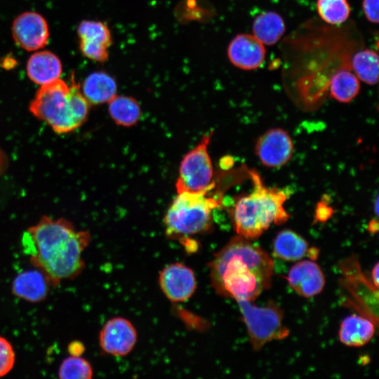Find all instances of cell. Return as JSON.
Instances as JSON below:
<instances>
[{
    "instance_id": "cell-1",
    "label": "cell",
    "mask_w": 379,
    "mask_h": 379,
    "mask_svg": "<svg viewBox=\"0 0 379 379\" xmlns=\"http://www.w3.org/2000/svg\"><path fill=\"white\" fill-rule=\"evenodd\" d=\"M90 241L88 231L77 230L64 218L44 215L23 234L22 245L31 264L44 274L50 285L57 286L84 270L82 253Z\"/></svg>"
},
{
    "instance_id": "cell-2",
    "label": "cell",
    "mask_w": 379,
    "mask_h": 379,
    "mask_svg": "<svg viewBox=\"0 0 379 379\" xmlns=\"http://www.w3.org/2000/svg\"><path fill=\"white\" fill-rule=\"evenodd\" d=\"M209 268L218 294L252 302L270 288L274 263L260 246L237 235L216 253Z\"/></svg>"
},
{
    "instance_id": "cell-3",
    "label": "cell",
    "mask_w": 379,
    "mask_h": 379,
    "mask_svg": "<svg viewBox=\"0 0 379 379\" xmlns=\"http://www.w3.org/2000/svg\"><path fill=\"white\" fill-rule=\"evenodd\" d=\"M253 188L239 197L229 209L238 235L249 240L258 238L272 224L281 225L289 218L284 208L287 199L283 190L265 187L258 174L250 171Z\"/></svg>"
},
{
    "instance_id": "cell-4",
    "label": "cell",
    "mask_w": 379,
    "mask_h": 379,
    "mask_svg": "<svg viewBox=\"0 0 379 379\" xmlns=\"http://www.w3.org/2000/svg\"><path fill=\"white\" fill-rule=\"evenodd\" d=\"M90 103L72 75L71 84L57 79L44 84L29 105L31 113L58 133L71 132L86 120Z\"/></svg>"
},
{
    "instance_id": "cell-5",
    "label": "cell",
    "mask_w": 379,
    "mask_h": 379,
    "mask_svg": "<svg viewBox=\"0 0 379 379\" xmlns=\"http://www.w3.org/2000/svg\"><path fill=\"white\" fill-rule=\"evenodd\" d=\"M212 190L178 192L164 217L166 233L182 237L209 231L213 227L212 212L222 200V194H211Z\"/></svg>"
},
{
    "instance_id": "cell-6",
    "label": "cell",
    "mask_w": 379,
    "mask_h": 379,
    "mask_svg": "<svg viewBox=\"0 0 379 379\" xmlns=\"http://www.w3.org/2000/svg\"><path fill=\"white\" fill-rule=\"evenodd\" d=\"M247 328L250 343L258 351L273 340H282L289 335L283 324V310L273 301L258 307L250 301H237Z\"/></svg>"
},
{
    "instance_id": "cell-7",
    "label": "cell",
    "mask_w": 379,
    "mask_h": 379,
    "mask_svg": "<svg viewBox=\"0 0 379 379\" xmlns=\"http://www.w3.org/2000/svg\"><path fill=\"white\" fill-rule=\"evenodd\" d=\"M212 135L213 131L205 134L182 158L175 183L177 193L210 191L215 187L213 167L208 152Z\"/></svg>"
},
{
    "instance_id": "cell-8",
    "label": "cell",
    "mask_w": 379,
    "mask_h": 379,
    "mask_svg": "<svg viewBox=\"0 0 379 379\" xmlns=\"http://www.w3.org/2000/svg\"><path fill=\"white\" fill-rule=\"evenodd\" d=\"M340 269L344 276L345 286L357 302V307L377 324L378 288L361 272L355 256L343 262Z\"/></svg>"
},
{
    "instance_id": "cell-9",
    "label": "cell",
    "mask_w": 379,
    "mask_h": 379,
    "mask_svg": "<svg viewBox=\"0 0 379 379\" xmlns=\"http://www.w3.org/2000/svg\"><path fill=\"white\" fill-rule=\"evenodd\" d=\"M255 152L262 165L279 168L291 159L293 153V143L285 130L271 128L258 138Z\"/></svg>"
},
{
    "instance_id": "cell-10",
    "label": "cell",
    "mask_w": 379,
    "mask_h": 379,
    "mask_svg": "<svg viewBox=\"0 0 379 379\" xmlns=\"http://www.w3.org/2000/svg\"><path fill=\"white\" fill-rule=\"evenodd\" d=\"M137 342V331L130 321L123 317L108 320L99 335L102 350L111 355L125 356L129 354Z\"/></svg>"
},
{
    "instance_id": "cell-11",
    "label": "cell",
    "mask_w": 379,
    "mask_h": 379,
    "mask_svg": "<svg viewBox=\"0 0 379 379\" xmlns=\"http://www.w3.org/2000/svg\"><path fill=\"white\" fill-rule=\"evenodd\" d=\"M159 283L166 297L175 302L187 300L197 288L193 270L181 262L165 267L160 272Z\"/></svg>"
},
{
    "instance_id": "cell-12",
    "label": "cell",
    "mask_w": 379,
    "mask_h": 379,
    "mask_svg": "<svg viewBox=\"0 0 379 379\" xmlns=\"http://www.w3.org/2000/svg\"><path fill=\"white\" fill-rule=\"evenodd\" d=\"M79 48L87 58L96 62H105L108 49L112 44L110 29L100 21L83 20L77 28Z\"/></svg>"
},
{
    "instance_id": "cell-13",
    "label": "cell",
    "mask_w": 379,
    "mask_h": 379,
    "mask_svg": "<svg viewBox=\"0 0 379 379\" xmlns=\"http://www.w3.org/2000/svg\"><path fill=\"white\" fill-rule=\"evenodd\" d=\"M12 34L19 46L31 51L40 49L47 44L49 29L42 15L35 12H25L14 20Z\"/></svg>"
},
{
    "instance_id": "cell-14",
    "label": "cell",
    "mask_w": 379,
    "mask_h": 379,
    "mask_svg": "<svg viewBox=\"0 0 379 379\" xmlns=\"http://www.w3.org/2000/svg\"><path fill=\"white\" fill-rule=\"evenodd\" d=\"M265 45L251 34L236 35L227 46V57L230 62L242 70H253L265 61Z\"/></svg>"
},
{
    "instance_id": "cell-15",
    "label": "cell",
    "mask_w": 379,
    "mask_h": 379,
    "mask_svg": "<svg viewBox=\"0 0 379 379\" xmlns=\"http://www.w3.org/2000/svg\"><path fill=\"white\" fill-rule=\"evenodd\" d=\"M288 285L298 295L311 298L320 293L325 286V277L312 260H304L295 263L286 277Z\"/></svg>"
},
{
    "instance_id": "cell-16",
    "label": "cell",
    "mask_w": 379,
    "mask_h": 379,
    "mask_svg": "<svg viewBox=\"0 0 379 379\" xmlns=\"http://www.w3.org/2000/svg\"><path fill=\"white\" fill-rule=\"evenodd\" d=\"M50 284L39 270H29L19 273L14 279L13 293L27 301L39 302L44 300L48 293Z\"/></svg>"
},
{
    "instance_id": "cell-17",
    "label": "cell",
    "mask_w": 379,
    "mask_h": 379,
    "mask_svg": "<svg viewBox=\"0 0 379 379\" xmlns=\"http://www.w3.org/2000/svg\"><path fill=\"white\" fill-rule=\"evenodd\" d=\"M62 63L59 58L48 51L32 55L27 63V73L33 82L44 85L59 79Z\"/></svg>"
},
{
    "instance_id": "cell-18",
    "label": "cell",
    "mask_w": 379,
    "mask_h": 379,
    "mask_svg": "<svg viewBox=\"0 0 379 379\" xmlns=\"http://www.w3.org/2000/svg\"><path fill=\"white\" fill-rule=\"evenodd\" d=\"M375 324L365 316L352 314L345 318L339 330L342 343L350 347H361L368 343L375 331Z\"/></svg>"
},
{
    "instance_id": "cell-19",
    "label": "cell",
    "mask_w": 379,
    "mask_h": 379,
    "mask_svg": "<svg viewBox=\"0 0 379 379\" xmlns=\"http://www.w3.org/2000/svg\"><path fill=\"white\" fill-rule=\"evenodd\" d=\"M117 85L108 73L99 71L90 74L82 84V93L92 105H100L110 101L116 95Z\"/></svg>"
},
{
    "instance_id": "cell-20",
    "label": "cell",
    "mask_w": 379,
    "mask_h": 379,
    "mask_svg": "<svg viewBox=\"0 0 379 379\" xmlns=\"http://www.w3.org/2000/svg\"><path fill=\"white\" fill-rule=\"evenodd\" d=\"M307 241L291 230H283L273 241V255L286 261H298L308 255Z\"/></svg>"
},
{
    "instance_id": "cell-21",
    "label": "cell",
    "mask_w": 379,
    "mask_h": 379,
    "mask_svg": "<svg viewBox=\"0 0 379 379\" xmlns=\"http://www.w3.org/2000/svg\"><path fill=\"white\" fill-rule=\"evenodd\" d=\"M286 31L283 18L277 12L265 11L258 15L252 24L253 35L264 45L277 44Z\"/></svg>"
},
{
    "instance_id": "cell-22",
    "label": "cell",
    "mask_w": 379,
    "mask_h": 379,
    "mask_svg": "<svg viewBox=\"0 0 379 379\" xmlns=\"http://www.w3.org/2000/svg\"><path fill=\"white\" fill-rule=\"evenodd\" d=\"M108 112L116 124L131 127L137 124L141 117V108L133 97L116 95L108 102Z\"/></svg>"
},
{
    "instance_id": "cell-23",
    "label": "cell",
    "mask_w": 379,
    "mask_h": 379,
    "mask_svg": "<svg viewBox=\"0 0 379 379\" xmlns=\"http://www.w3.org/2000/svg\"><path fill=\"white\" fill-rule=\"evenodd\" d=\"M359 91V79L348 69H340L335 72L330 79V95L338 102L347 103L352 101Z\"/></svg>"
},
{
    "instance_id": "cell-24",
    "label": "cell",
    "mask_w": 379,
    "mask_h": 379,
    "mask_svg": "<svg viewBox=\"0 0 379 379\" xmlns=\"http://www.w3.org/2000/svg\"><path fill=\"white\" fill-rule=\"evenodd\" d=\"M351 69L363 82L374 85L378 80V55L372 49L357 51L352 57Z\"/></svg>"
},
{
    "instance_id": "cell-25",
    "label": "cell",
    "mask_w": 379,
    "mask_h": 379,
    "mask_svg": "<svg viewBox=\"0 0 379 379\" xmlns=\"http://www.w3.org/2000/svg\"><path fill=\"white\" fill-rule=\"evenodd\" d=\"M316 6L319 17L329 25H340L350 15L351 8L347 0H317Z\"/></svg>"
},
{
    "instance_id": "cell-26",
    "label": "cell",
    "mask_w": 379,
    "mask_h": 379,
    "mask_svg": "<svg viewBox=\"0 0 379 379\" xmlns=\"http://www.w3.org/2000/svg\"><path fill=\"white\" fill-rule=\"evenodd\" d=\"M93 369L90 363L80 356L65 359L59 368L58 377L61 379H90Z\"/></svg>"
},
{
    "instance_id": "cell-27",
    "label": "cell",
    "mask_w": 379,
    "mask_h": 379,
    "mask_svg": "<svg viewBox=\"0 0 379 379\" xmlns=\"http://www.w3.org/2000/svg\"><path fill=\"white\" fill-rule=\"evenodd\" d=\"M15 355L11 344L0 336V377L11 371L15 364Z\"/></svg>"
},
{
    "instance_id": "cell-28",
    "label": "cell",
    "mask_w": 379,
    "mask_h": 379,
    "mask_svg": "<svg viewBox=\"0 0 379 379\" xmlns=\"http://www.w3.org/2000/svg\"><path fill=\"white\" fill-rule=\"evenodd\" d=\"M378 0H362V10L366 19L375 24L378 23Z\"/></svg>"
},
{
    "instance_id": "cell-29",
    "label": "cell",
    "mask_w": 379,
    "mask_h": 379,
    "mask_svg": "<svg viewBox=\"0 0 379 379\" xmlns=\"http://www.w3.org/2000/svg\"><path fill=\"white\" fill-rule=\"evenodd\" d=\"M84 351V347L81 342L74 341L68 346V352L72 356H81Z\"/></svg>"
},
{
    "instance_id": "cell-30",
    "label": "cell",
    "mask_w": 379,
    "mask_h": 379,
    "mask_svg": "<svg viewBox=\"0 0 379 379\" xmlns=\"http://www.w3.org/2000/svg\"><path fill=\"white\" fill-rule=\"evenodd\" d=\"M329 211H329L328 207L324 206V209H323L322 204L321 205L319 204L317 208V218L321 220H324V218H326V219L325 214H326L327 215H329Z\"/></svg>"
},
{
    "instance_id": "cell-31",
    "label": "cell",
    "mask_w": 379,
    "mask_h": 379,
    "mask_svg": "<svg viewBox=\"0 0 379 379\" xmlns=\"http://www.w3.org/2000/svg\"><path fill=\"white\" fill-rule=\"evenodd\" d=\"M378 263L377 262L375 265L373 267L372 273H371V278H372V282L373 284L378 288Z\"/></svg>"
},
{
    "instance_id": "cell-32",
    "label": "cell",
    "mask_w": 379,
    "mask_h": 379,
    "mask_svg": "<svg viewBox=\"0 0 379 379\" xmlns=\"http://www.w3.org/2000/svg\"><path fill=\"white\" fill-rule=\"evenodd\" d=\"M368 230L371 233H376L378 230V222L377 220H372L370 221Z\"/></svg>"
},
{
    "instance_id": "cell-33",
    "label": "cell",
    "mask_w": 379,
    "mask_h": 379,
    "mask_svg": "<svg viewBox=\"0 0 379 379\" xmlns=\"http://www.w3.org/2000/svg\"><path fill=\"white\" fill-rule=\"evenodd\" d=\"M375 213L376 215H378V197L376 198V200H375Z\"/></svg>"
}]
</instances>
